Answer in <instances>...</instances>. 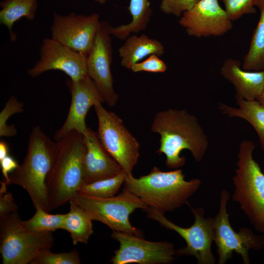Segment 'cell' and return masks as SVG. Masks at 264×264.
I'll list each match as a JSON object with an SVG mask.
<instances>
[{
  "label": "cell",
  "instance_id": "16",
  "mask_svg": "<svg viewBox=\"0 0 264 264\" xmlns=\"http://www.w3.org/2000/svg\"><path fill=\"white\" fill-rule=\"evenodd\" d=\"M67 85L71 95V104L65 123L56 132V141L73 130L84 134L88 128L86 124L88 111L91 106L105 102L102 94L88 75L77 81L70 79Z\"/></svg>",
  "mask_w": 264,
  "mask_h": 264
},
{
  "label": "cell",
  "instance_id": "13",
  "mask_svg": "<svg viewBox=\"0 0 264 264\" xmlns=\"http://www.w3.org/2000/svg\"><path fill=\"white\" fill-rule=\"evenodd\" d=\"M110 26L109 22L101 21L92 46L87 56V67L88 75L95 83L105 102L109 106L113 107L119 96L114 89L110 69L113 54Z\"/></svg>",
  "mask_w": 264,
  "mask_h": 264
},
{
  "label": "cell",
  "instance_id": "34",
  "mask_svg": "<svg viewBox=\"0 0 264 264\" xmlns=\"http://www.w3.org/2000/svg\"><path fill=\"white\" fill-rule=\"evenodd\" d=\"M9 148L7 144L3 140L0 141V161L7 156Z\"/></svg>",
  "mask_w": 264,
  "mask_h": 264
},
{
  "label": "cell",
  "instance_id": "7",
  "mask_svg": "<svg viewBox=\"0 0 264 264\" xmlns=\"http://www.w3.org/2000/svg\"><path fill=\"white\" fill-rule=\"evenodd\" d=\"M71 200L86 211L93 220L101 222L112 231L141 236V231L131 224L129 216L135 209L144 211L148 207L129 191L123 189L117 196L107 198L89 196L77 192Z\"/></svg>",
  "mask_w": 264,
  "mask_h": 264
},
{
  "label": "cell",
  "instance_id": "30",
  "mask_svg": "<svg viewBox=\"0 0 264 264\" xmlns=\"http://www.w3.org/2000/svg\"><path fill=\"white\" fill-rule=\"evenodd\" d=\"M199 0H161L160 9L167 15L180 17L186 11L191 9Z\"/></svg>",
  "mask_w": 264,
  "mask_h": 264
},
{
  "label": "cell",
  "instance_id": "19",
  "mask_svg": "<svg viewBox=\"0 0 264 264\" xmlns=\"http://www.w3.org/2000/svg\"><path fill=\"white\" fill-rule=\"evenodd\" d=\"M124 41L118 49V54L121 66L129 70L133 65L148 56L154 54L160 57L164 53L162 44L146 34L131 35Z\"/></svg>",
  "mask_w": 264,
  "mask_h": 264
},
{
  "label": "cell",
  "instance_id": "24",
  "mask_svg": "<svg viewBox=\"0 0 264 264\" xmlns=\"http://www.w3.org/2000/svg\"><path fill=\"white\" fill-rule=\"evenodd\" d=\"M255 6L260 18L252 36L248 50L244 57L242 68L249 71L264 70V0H257Z\"/></svg>",
  "mask_w": 264,
  "mask_h": 264
},
{
  "label": "cell",
  "instance_id": "15",
  "mask_svg": "<svg viewBox=\"0 0 264 264\" xmlns=\"http://www.w3.org/2000/svg\"><path fill=\"white\" fill-rule=\"evenodd\" d=\"M179 18L178 23L186 33L197 38L221 36L233 27L219 0H199Z\"/></svg>",
  "mask_w": 264,
  "mask_h": 264
},
{
  "label": "cell",
  "instance_id": "8",
  "mask_svg": "<svg viewBox=\"0 0 264 264\" xmlns=\"http://www.w3.org/2000/svg\"><path fill=\"white\" fill-rule=\"evenodd\" d=\"M195 220L188 228L178 226L167 219L164 214L148 207L144 210L147 217L157 221L161 226L173 230L185 241V247L176 250V256H193L198 264H214L216 259L212 251V244L215 239L213 218L205 217L203 208L189 206Z\"/></svg>",
  "mask_w": 264,
  "mask_h": 264
},
{
  "label": "cell",
  "instance_id": "36",
  "mask_svg": "<svg viewBox=\"0 0 264 264\" xmlns=\"http://www.w3.org/2000/svg\"><path fill=\"white\" fill-rule=\"evenodd\" d=\"M94 0L99 4H104L106 2L107 0Z\"/></svg>",
  "mask_w": 264,
  "mask_h": 264
},
{
  "label": "cell",
  "instance_id": "33",
  "mask_svg": "<svg viewBox=\"0 0 264 264\" xmlns=\"http://www.w3.org/2000/svg\"><path fill=\"white\" fill-rule=\"evenodd\" d=\"M17 161L11 156L8 155L0 161V166L4 181L8 185L9 174L19 166Z\"/></svg>",
  "mask_w": 264,
  "mask_h": 264
},
{
  "label": "cell",
  "instance_id": "23",
  "mask_svg": "<svg viewBox=\"0 0 264 264\" xmlns=\"http://www.w3.org/2000/svg\"><path fill=\"white\" fill-rule=\"evenodd\" d=\"M69 211L65 214L62 229L70 234L72 243H87L92 234L93 220L83 208L73 200L69 201Z\"/></svg>",
  "mask_w": 264,
  "mask_h": 264
},
{
  "label": "cell",
  "instance_id": "11",
  "mask_svg": "<svg viewBox=\"0 0 264 264\" xmlns=\"http://www.w3.org/2000/svg\"><path fill=\"white\" fill-rule=\"evenodd\" d=\"M111 237L119 243L110 262L113 264H164L175 260L176 249L168 242H152L133 234L112 231Z\"/></svg>",
  "mask_w": 264,
  "mask_h": 264
},
{
  "label": "cell",
  "instance_id": "10",
  "mask_svg": "<svg viewBox=\"0 0 264 264\" xmlns=\"http://www.w3.org/2000/svg\"><path fill=\"white\" fill-rule=\"evenodd\" d=\"M230 194L225 189L221 191L219 210L213 218L214 242L217 247L218 264H224L232 257L233 252L240 255L243 263L249 264V251H261L264 247V235H258L250 228L241 227L239 232L232 228L229 220L227 205Z\"/></svg>",
  "mask_w": 264,
  "mask_h": 264
},
{
  "label": "cell",
  "instance_id": "25",
  "mask_svg": "<svg viewBox=\"0 0 264 264\" xmlns=\"http://www.w3.org/2000/svg\"><path fill=\"white\" fill-rule=\"evenodd\" d=\"M127 175L123 171L117 175L83 184L78 192L97 198H107L114 196L124 184Z\"/></svg>",
  "mask_w": 264,
  "mask_h": 264
},
{
  "label": "cell",
  "instance_id": "26",
  "mask_svg": "<svg viewBox=\"0 0 264 264\" xmlns=\"http://www.w3.org/2000/svg\"><path fill=\"white\" fill-rule=\"evenodd\" d=\"M35 208V213L31 218L21 220L25 228L36 232H53L62 229L65 214H50L39 205Z\"/></svg>",
  "mask_w": 264,
  "mask_h": 264
},
{
  "label": "cell",
  "instance_id": "1",
  "mask_svg": "<svg viewBox=\"0 0 264 264\" xmlns=\"http://www.w3.org/2000/svg\"><path fill=\"white\" fill-rule=\"evenodd\" d=\"M151 130L160 136L156 153L166 156L165 165L177 169L184 165L186 158L181 152L188 150L196 162L203 159L209 140L197 118L186 109H169L155 115Z\"/></svg>",
  "mask_w": 264,
  "mask_h": 264
},
{
  "label": "cell",
  "instance_id": "22",
  "mask_svg": "<svg viewBox=\"0 0 264 264\" xmlns=\"http://www.w3.org/2000/svg\"><path fill=\"white\" fill-rule=\"evenodd\" d=\"M38 6V0H3L0 3V23L8 30L11 42L17 40L13 31L14 23L21 18L34 20Z\"/></svg>",
  "mask_w": 264,
  "mask_h": 264
},
{
  "label": "cell",
  "instance_id": "9",
  "mask_svg": "<svg viewBox=\"0 0 264 264\" xmlns=\"http://www.w3.org/2000/svg\"><path fill=\"white\" fill-rule=\"evenodd\" d=\"M98 118V137L109 154L120 165L128 177L140 156V143L116 113L99 103L94 106Z\"/></svg>",
  "mask_w": 264,
  "mask_h": 264
},
{
  "label": "cell",
  "instance_id": "35",
  "mask_svg": "<svg viewBox=\"0 0 264 264\" xmlns=\"http://www.w3.org/2000/svg\"><path fill=\"white\" fill-rule=\"evenodd\" d=\"M264 107V89L257 100Z\"/></svg>",
  "mask_w": 264,
  "mask_h": 264
},
{
  "label": "cell",
  "instance_id": "20",
  "mask_svg": "<svg viewBox=\"0 0 264 264\" xmlns=\"http://www.w3.org/2000/svg\"><path fill=\"white\" fill-rule=\"evenodd\" d=\"M237 107L220 103L218 109L224 115L239 118L248 122L255 130L261 147L264 150V107L257 100L236 99Z\"/></svg>",
  "mask_w": 264,
  "mask_h": 264
},
{
  "label": "cell",
  "instance_id": "14",
  "mask_svg": "<svg viewBox=\"0 0 264 264\" xmlns=\"http://www.w3.org/2000/svg\"><path fill=\"white\" fill-rule=\"evenodd\" d=\"M51 70H61L72 81H77L87 76V56L73 50L51 38L42 41L39 50V59L27 71L33 78Z\"/></svg>",
  "mask_w": 264,
  "mask_h": 264
},
{
  "label": "cell",
  "instance_id": "3",
  "mask_svg": "<svg viewBox=\"0 0 264 264\" xmlns=\"http://www.w3.org/2000/svg\"><path fill=\"white\" fill-rule=\"evenodd\" d=\"M200 184L198 178L186 180L180 168L164 172L154 166L139 178L127 176L123 189L139 197L148 207L164 214L184 205L189 206V198Z\"/></svg>",
  "mask_w": 264,
  "mask_h": 264
},
{
  "label": "cell",
  "instance_id": "4",
  "mask_svg": "<svg viewBox=\"0 0 264 264\" xmlns=\"http://www.w3.org/2000/svg\"><path fill=\"white\" fill-rule=\"evenodd\" d=\"M57 148V141H53L39 126L33 128L29 137L26 155L22 163L9 176L8 185L22 187L27 192L34 207L40 206L47 212L48 198L45 179Z\"/></svg>",
  "mask_w": 264,
  "mask_h": 264
},
{
  "label": "cell",
  "instance_id": "2",
  "mask_svg": "<svg viewBox=\"0 0 264 264\" xmlns=\"http://www.w3.org/2000/svg\"><path fill=\"white\" fill-rule=\"evenodd\" d=\"M57 141L56 154L45 179L48 212L71 200L84 184L86 147L83 134L71 131Z\"/></svg>",
  "mask_w": 264,
  "mask_h": 264
},
{
  "label": "cell",
  "instance_id": "17",
  "mask_svg": "<svg viewBox=\"0 0 264 264\" xmlns=\"http://www.w3.org/2000/svg\"><path fill=\"white\" fill-rule=\"evenodd\" d=\"M83 135L86 147L84 184L113 177L124 171L105 149L96 132L88 127Z\"/></svg>",
  "mask_w": 264,
  "mask_h": 264
},
{
  "label": "cell",
  "instance_id": "5",
  "mask_svg": "<svg viewBox=\"0 0 264 264\" xmlns=\"http://www.w3.org/2000/svg\"><path fill=\"white\" fill-rule=\"evenodd\" d=\"M255 147L250 140L239 144L232 199L239 203L255 230L264 235V174L253 158Z\"/></svg>",
  "mask_w": 264,
  "mask_h": 264
},
{
  "label": "cell",
  "instance_id": "31",
  "mask_svg": "<svg viewBox=\"0 0 264 264\" xmlns=\"http://www.w3.org/2000/svg\"><path fill=\"white\" fill-rule=\"evenodd\" d=\"M167 66L159 56L153 54L144 61L133 65L131 70L134 73L145 71L152 73H163L166 71Z\"/></svg>",
  "mask_w": 264,
  "mask_h": 264
},
{
  "label": "cell",
  "instance_id": "32",
  "mask_svg": "<svg viewBox=\"0 0 264 264\" xmlns=\"http://www.w3.org/2000/svg\"><path fill=\"white\" fill-rule=\"evenodd\" d=\"M0 217L18 211V207L11 193L7 192V185L3 181L0 182Z\"/></svg>",
  "mask_w": 264,
  "mask_h": 264
},
{
  "label": "cell",
  "instance_id": "27",
  "mask_svg": "<svg viewBox=\"0 0 264 264\" xmlns=\"http://www.w3.org/2000/svg\"><path fill=\"white\" fill-rule=\"evenodd\" d=\"M50 249L46 248L42 250L31 264H80L81 263L76 250L54 253Z\"/></svg>",
  "mask_w": 264,
  "mask_h": 264
},
{
  "label": "cell",
  "instance_id": "18",
  "mask_svg": "<svg viewBox=\"0 0 264 264\" xmlns=\"http://www.w3.org/2000/svg\"><path fill=\"white\" fill-rule=\"evenodd\" d=\"M241 66L239 60L228 58L220 67V74L234 86L236 99L257 100L264 89V70L249 71Z\"/></svg>",
  "mask_w": 264,
  "mask_h": 264
},
{
  "label": "cell",
  "instance_id": "21",
  "mask_svg": "<svg viewBox=\"0 0 264 264\" xmlns=\"http://www.w3.org/2000/svg\"><path fill=\"white\" fill-rule=\"evenodd\" d=\"M127 8L132 17L131 21L126 24L111 26L110 28L111 35L121 40H125L132 34L145 30L153 13L150 0H130Z\"/></svg>",
  "mask_w": 264,
  "mask_h": 264
},
{
  "label": "cell",
  "instance_id": "28",
  "mask_svg": "<svg viewBox=\"0 0 264 264\" xmlns=\"http://www.w3.org/2000/svg\"><path fill=\"white\" fill-rule=\"evenodd\" d=\"M23 104L19 102L14 95L9 98L0 113V136H14L17 134V130L14 126L7 125L6 122L12 114L23 112Z\"/></svg>",
  "mask_w": 264,
  "mask_h": 264
},
{
  "label": "cell",
  "instance_id": "6",
  "mask_svg": "<svg viewBox=\"0 0 264 264\" xmlns=\"http://www.w3.org/2000/svg\"><path fill=\"white\" fill-rule=\"evenodd\" d=\"M0 245L3 264H31L43 250L52 248V232H36L22 223L18 211L0 217Z\"/></svg>",
  "mask_w": 264,
  "mask_h": 264
},
{
  "label": "cell",
  "instance_id": "12",
  "mask_svg": "<svg viewBox=\"0 0 264 264\" xmlns=\"http://www.w3.org/2000/svg\"><path fill=\"white\" fill-rule=\"evenodd\" d=\"M101 21L98 13L89 15L54 13L50 27L51 38L70 49L87 56Z\"/></svg>",
  "mask_w": 264,
  "mask_h": 264
},
{
  "label": "cell",
  "instance_id": "29",
  "mask_svg": "<svg viewBox=\"0 0 264 264\" xmlns=\"http://www.w3.org/2000/svg\"><path fill=\"white\" fill-rule=\"evenodd\" d=\"M223 3L224 10L230 19L236 21L245 15L255 14L257 0H219Z\"/></svg>",
  "mask_w": 264,
  "mask_h": 264
}]
</instances>
